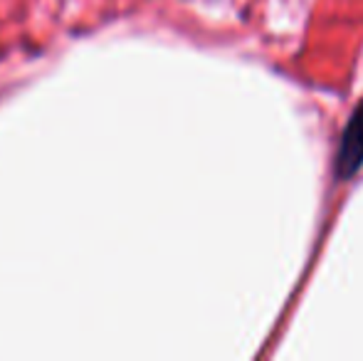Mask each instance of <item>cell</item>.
<instances>
[{
	"instance_id": "obj_1",
	"label": "cell",
	"mask_w": 363,
	"mask_h": 361,
	"mask_svg": "<svg viewBox=\"0 0 363 361\" xmlns=\"http://www.w3.org/2000/svg\"><path fill=\"white\" fill-rule=\"evenodd\" d=\"M334 169H336V179L341 181L354 179L363 169V96L359 104L354 106L344 131H341Z\"/></svg>"
}]
</instances>
